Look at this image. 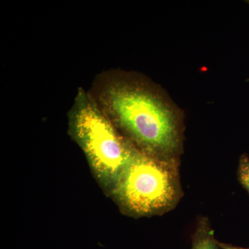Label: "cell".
<instances>
[{
  "label": "cell",
  "instance_id": "6da1fadb",
  "mask_svg": "<svg viewBox=\"0 0 249 249\" xmlns=\"http://www.w3.org/2000/svg\"><path fill=\"white\" fill-rule=\"evenodd\" d=\"M91 96L114 125L125 131L145 153L170 155L178 148L176 116L151 87L129 77L106 75Z\"/></svg>",
  "mask_w": 249,
  "mask_h": 249
},
{
  "label": "cell",
  "instance_id": "277c9868",
  "mask_svg": "<svg viewBox=\"0 0 249 249\" xmlns=\"http://www.w3.org/2000/svg\"><path fill=\"white\" fill-rule=\"evenodd\" d=\"M218 245L209 232L201 231L195 237L192 249H218Z\"/></svg>",
  "mask_w": 249,
  "mask_h": 249
},
{
  "label": "cell",
  "instance_id": "5b68a950",
  "mask_svg": "<svg viewBox=\"0 0 249 249\" xmlns=\"http://www.w3.org/2000/svg\"><path fill=\"white\" fill-rule=\"evenodd\" d=\"M239 175L241 182L249 192V160L243 159L241 160Z\"/></svg>",
  "mask_w": 249,
  "mask_h": 249
},
{
  "label": "cell",
  "instance_id": "8992f818",
  "mask_svg": "<svg viewBox=\"0 0 249 249\" xmlns=\"http://www.w3.org/2000/svg\"><path fill=\"white\" fill-rule=\"evenodd\" d=\"M219 247H220L222 249H246L238 248V247H233V246L226 245V244L219 243Z\"/></svg>",
  "mask_w": 249,
  "mask_h": 249
},
{
  "label": "cell",
  "instance_id": "7a4b0ae2",
  "mask_svg": "<svg viewBox=\"0 0 249 249\" xmlns=\"http://www.w3.org/2000/svg\"><path fill=\"white\" fill-rule=\"evenodd\" d=\"M70 117L73 136L93 168L103 178L116 181L134 147L121 137L93 96L84 90L78 91Z\"/></svg>",
  "mask_w": 249,
  "mask_h": 249
},
{
  "label": "cell",
  "instance_id": "3957f363",
  "mask_svg": "<svg viewBox=\"0 0 249 249\" xmlns=\"http://www.w3.org/2000/svg\"><path fill=\"white\" fill-rule=\"evenodd\" d=\"M115 182L121 202L139 214L166 209L178 192L173 165L136 149Z\"/></svg>",
  "mask_w": 249,
  "mask_h": 249
}]
</instances>
